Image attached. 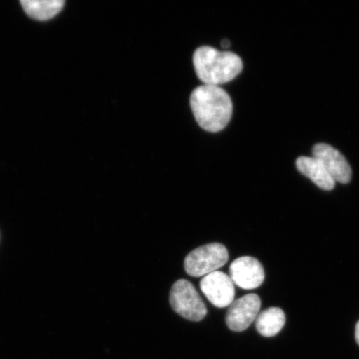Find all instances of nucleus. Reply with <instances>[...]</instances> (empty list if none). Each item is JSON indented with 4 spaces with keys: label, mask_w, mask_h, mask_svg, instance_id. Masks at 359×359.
Segmentation results:
<instances>
[{
    "label": "nucleus",
    "mask_w": 359,
    "mask_h": 359,
    "mask_svg": "<svg viewBox=\"0 0 359 359\" xmlns=\"http://www.w3.org/2000/svg\"><path fill=\"white\" fill-rule=\"evenodd\" d=\"M190 102L196 122L205 131H222L230 122L232 102L229 94L219 86L201 85L192 92Z\"/></svg>",
    "instance_id": "nucleus-1"
},
{
    "label": "nucleus",
    "mask_w": 359,
    "mask_h": 359,
    "mask_svg": "<svg viewBox=\"0 0 359 359\" xmlns=\"http://www.w3.org/2000/svg\"><path fill=\"white\" fill-rule=\"evenodd\" d=\"M193 64L198 78L205 85L226 83L241 74L243 64L241 57L231 52H222L212 47L196 49Z\"/></svg>",
    "instance_id": "nucleus-2"
},
{
    "label": "nucleus",
    "mask_w": 359,
    "mask_h": 359,
    "mask_svg": "<svg viewBox=\"0 0 359 359\" xmlns=\"http://www.w3.org/2000/svg\"><path fill=\"white\" fill-rule=\"evenodd\" d=\"M228 259L229 254L226 246L219 243H212L202 245L191 251L186 257L184 267L191 276H205L224 266Z\"/></svg>",
    "instance_id": "nucleus-3"
},
{
    "label": "nucleus",
    "mask_w": 359,
    "mask_h": 359,
    "mask_svg": "<svg viewBox=\"0 0 359 359\" xmlns=\"http://www.w3.org/2000/svg\"><path fill=\"white\" fill-rule=\"evenodd\" d=\"M170 304L175 311L190 321H201L208 313L198 292L187 280H179L175 283L170 290Z\"/></svg>",
    "instance_id": "nucleus-4"
},
{
    "label": "nucleus",
    "mask_w": 359,
    "mask_h": 359,
    "mask_svg": "<svg viewBox=\"0 0 359 359\" xmlns=\"http://www.w3.org/2000/svg\"><path fill=\"white\" fill-rule=\"evenodd\" d=\"M202 293L217 308H226L234 302L235 285L231 277L222 271L205 276L200 283Z\"/></svg>",
    "instance_id": "nucleus-5"
},
{
    "label": "nucleus",
    "mask_w": 359,
    "mask_h": 359,
    "mask_svg": "<svg viewBox=\"0 0 359 359\" xmlns=\"http://www.w3.org/2000/svg\"><path fill=\"white\" fill-rule=\"evenodd\" d=\"M262 302L257 294H250L234 300L228 309L226 316L229 329L235 332L244 331L257 320Z\"/></svg>",
    "instance_id": "nucleus-6"
},
{
    "label": "nucleus",
    "mask_w": 359,
    "mask_h": 359,
    "mask_svg": "<svg viewBox=\"0 0 359 359\" xmlns=\"http://www.w3.org/2000/svg\"><path fill=\"white\" fill-rule=\"evenodd\" d=\"M313 156L320 161L335 182L347 184L351 181L352 169L346 158L334 147L318 143L313 148Z\"/></svg>",
    "instance_id": "nucleus-7"
},
{
    "label": "nucleus",
    "mask_w": 359,
    "mask_h": 359,
    "mask_svg": "<svg viewBox=\"0 0 359 359\" xmlns=\"http://www.w3.org/2000/svg\"><path fill=\"white\" fill-rule=\"evenodd\" d=\"M230 277L240 288L254 290L263 284L266 275L262 263L257 259L243 257L231 263Z\"/></svg>",
    "instance_id": "nucleus-8"
},
{
    "label": "nucleus",
    "mask_w": 359,
    "mask_h": 359,
    "mask_svg": "<svg viewBox=\"0 0 359 359\" xmlns=\"http://www.w3.org/2000/svg\"><path fill=\"white\" fill-rule=\"evenodd\" d=\"M296 168L304 176L309 178L322 190L331 191L335 187V181L320 161L314 157L300 156L296 160Z\"/></svg>",
    "instance_id": "nucleus-9"
},
{
    "label": "nucleus",
    "mask_w": 359,
    "mask_h": 359,
    "mask_svg": "<svg viewBox=\"0 0 359 359\" xmlns=\"http://www.w3.org/2000/svg\"><path fill=\"white\" fill-rule=\"evenodd\" d=\"M285 320V314L281 309L271 307L258 314L255 325L259 334L271 338L280 333Z\"/></svg>",
    "instance_id": "nucleus-10"
},
{
    "label": "nucleus",
    "mask_w": 359,
    "mask_h": 359,
    "mask_svg": "<svg viewBox=\"0 0 359 359\" xmlns=\"http://www.w3.org/2000/svg\"><path fill=\"white\" fill-rule=\"evenodd\" d=\"M27 15L37 20H48L64 7L62 0H22L20 2Z\"/></svg>",
    "instance_id": "nucleus-11"
},
{
    "label": "nucleus",
    "mask_w": 359,
    "mask_h": 359,
    "mask_svg": "<svg viewBox=\"0 0 359 359\" xmlns=\"http://www.w3.org/2000/svg\"><path fill=\"white\" fill-rule=\"evenodd\" d=\"M355 339L358 344L359 345V321L357 323L355 327Z\"/></svg>",
    "instance_id": "nucleus-12"
},
{
    "label": "nucleus",
    "mask_w": 359,
    "mask_h": 359,
    "mask_svg": "<svg viewBox=\"0 0 359 359\" xmlns=\"http://www.w3.org/2000/svg\"><path fill=\"white\" fill-rule=\"evenodd\" d=\"M230 45H231V43L227 39H224L223 41L222 42V46L223 48H229V47H230Z\"/></svg>",
    "instance_id": "nucleus-13"
}]
</instances>
